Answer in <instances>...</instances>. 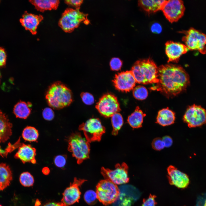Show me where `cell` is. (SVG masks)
<instances>
[{
  "instance_id": "cell-1",
  "label": "cell",
  "mask_w": 206,
  "mask_h": 206,
  "mask_svg": "<svg viewBox=\"0 0 206 206\" xmlns=\"http://www.w3.org/2000/svg\"><path fill=\"white\" fill-rule=\"evenodd\" d=\"M158 82L150 90L160 91L167 97L175 96L185 90L189 83V75L181 66L172 64L158 67Z\"/></svg>"
},
{
  "instance_id": "cell-2",
  "label": "cell",
  "mask_w": 206,
  "mask_h": 206,
  "mask_svg": "<svg viewBox=\"0 0 206 206\" xmlns=\"http://www.w3.org/2000/svg\"><path fill=\"white\" fill-rule=\"evenodd\" d=\"M136 83L142 84H155L159 82L158 67L150 58L136 62L131 70Z\"/></svg>"
},
{
  "instance_id": "cell-3",
  "label": "cell",
  "mask_w": 206,
  "mask_h": 206,
  "mask_svg": "<svg viewBox=\"0 0 206 206\" xmlns=\"http://www.w3.org/2000/svg\"><path fill=\"white\" fill-rule=\"evenodd\" d=\"M45 98L49 106L55 109L67 107L73 101L71 90L60 81L56 82L49 87Z\"/></svg>"
},
{
  "instance_id": "cell-4",
  "label": "cell",
  "mask_w": 206,
  "mask_h": 206,
  "mask_svg": "<svg viewBox=\"0 0 206 206\" xmlns=\"http://www.w3.org/2000/svg\"><path fill=\"white\" fill-rule=\"evenodd\" d=\"M68 150L77 160L78 164L89 158L90 143L83 138L80 132L72 133L68 139Z\"/></svg>"
},
{
  "instance_id": "cell-5",
  "label": "cell",
  "mask_w": 206,
  "mask_h": 206,
  "mask_svg": "<svg viewBox=\"0 0 206 206\" xmlns=\"http://www.w3.org/2000/svg\"><path fill=\"white\" fill-rule=\"evenodd\" d=\"M79 9L68 8L62 13L58 25L65 32H72L82 21L86 24L89 23L88 14L81 12Z\"/></svg>"
},
{
  "instance_id": "cell-6",
  "label": "cell",
  "mask_w": 206,
  "mask_h": 206,
  "mask_svg": "<svg viewBox=\"0 0 206 206\" xmlns=\"http://www.w3.org/2000/svg\"><path fill=\"white\" fill-rule=\"evenodd\" d=\"M97 199L105 205L114 203L120 194V190L117 185L106 179L100 181L96 186Z\"/></svg>"
},
{
  "instance_id": "cell-7",
  "label": "cell",
  "mask_w": 206,
  "mask_h": 206,
  "mask_svg": "<svg viewBox=\"0 0 206 206\" xmlns=\"http://www.w3.org/2000/svg\"><path fill=\"white\" fill-rule=\"evenodd\" d=\"M185 34L182 40L189 50L206 53V35L193 28L181 32Z\"/></svg>"
},
{
  "instance_id": "cell-8",
  "label": "cell",
  "mask_w": 206,
  "mask_h": 206,
  "mask_svg": "<svg viewBox=\"0 0 206 206\" xmlns=\"http://www.w3.org/2000/svg\"><path fill=\"white\" fill-rule=\"evenodd\" d=\"M78 129L83 131L85 138L90 143L100 141L106 131L105 128L100 120L95 118L89 119L82 124Z\"/></svg>"
},
{
  "instance_id": "cell-9",
  "label": "cell",
  "mask_w": 206,
  "mask_h": 206,
  "mask_svg": "<svg viewBox=\"0 0 206 206\" xmlns=\"http://www.w3.org/2000/svg\"><path fill=\"white\" fill-rule=\"evenodd\" d=\"M96 108L100 114L105 118L111 117L121 110L117 97L109 93L101 97L97 103Z\"/></svg>"
},
{
  "instance_id": "cell-10",
  "label": "cell",
  "mask_w": 206,
  "mask_h": 206,
  "mask_svg": "<svg viewBox=\"0 0 206 206\" xmlns=\"http://www.w3.org/2000/svg\"><path fill=\"white\" fill-rule=\"evenodd\" d=\"M128 166L125 163L116 165L115 169L111 170L102 167L101 173L105 179L110 181L116 185H121L128 183Z\"/></svg>"
},
{
  "instance_id": "cell-11",
  "label": "cell",
  "mask_w": 206,
  "mask_h": 206,
  "mask_svg": "<svg viewBox=\"0 0 206 206\" xmlns=\"http://www.w3.org/2000/svg\"><path fill=\"white\" fill-rule=\"evenodd\" d=\"M183 119L190 128L201 126L206 124V111L201 106L194 104L187 108Z\"/></svg>"
},
{
  "instance_id": "cell-12",
  "label": "cell",
  "mask_w": 206,
  "mask_h": 206,
  "mask_svg": "<svg viewBox=\"0 0 206 206\" xmlns=\"http://www.w3.org/2000/svg\"><path fill=\"white\" fill-rule=\"evenodd\" d=\"M185 10L183 1L181 0H166L161 10L171 23L177 21L183 16Z\"/></svg>"
},
{
  "instance_id": "cell-13",
  "label": "cell",
  "mask_w": 206,
  "mask_h": 206,
  "mask_svg": "<svg viewBox=\"0 0 206 206\" xmlns=\"http://www.w3.org/2000/svg\"><path fill=\"white\" fill-rule=\"evenodd\" d=\"M86 181L84 179L74 178L73 182L63 193L61 202L64 206H69L78 202L81 194L79 187Z\"/></svg>"
},
{
  "instance_id": "cell-14",
  "label": "cell",
  "mask_w": 206,
  "mask_h": 206,
  "mask_svg": "<svg viewBox=\"0 0 206 206\" xmlns=\"http://www.w3.org/2000/svg\"><path fill=\"white\" fill-rule=\"evenodd\" d=\"M112 82L117 90L125 92L133 89L136 83L131 70L122 72L116 74Z\"/></svg>"
},
{
  "instance_id": "cell-15",
  "label": "cell",
  "mask_w": 206,
  "mask_h": 206,
  "mask_svg": "<svg viewBox=\"0 0 206 206\" xmlns=\"http://www.w3.org/2000/svg\"><path fill=\"white\" fill-rule=\"evenodd\" d=\"M188 50L185 44L179 42L169 41L165 44V52L168 58V62L177 63L180 57Z\"/></svg>"
},
{
  "instance_id": "cell-16",
  "label": "cell",
  "mask_w": 206,
  "mask_h": 206,
  "mask_svg": "<svg viewBox=\"0 0 206 206\" xmlns=\"http://www.w3.org/2000/svg\"><path fill=\"white\" fill-rule=\"evenodd\" d=\"M167 171L168 178L170 185L181 189L187 187L190 181L189 177L186 174L171 165L167 168Z\"/></svg>"
},
{
  "instance_id": "cell-17",
  "label": "cell",
  "mask_w": 206,
  "mask_h": 206,
  "mask_svg": "<svg viewBox=\"0 0 206 206\" xmlns=\"http://www.w3.org/2000/svg\"><path fill=\"white\" fill-rule=\"evenodd\" d=\"M43 17L41 15H36L25 11L19 20L21 25L25 30L29 31L33 35L37 33V29Z\"/></svg>"
},
{
  "instance_id": "cell-18",
  "label": "cell",
  "mask_w": 206,
  "mask_h": 206,
  "mask_svg": "<svg viewBox=\"0 0 206 206\" xmlns=\"http://www.w3.org/2000/svg\"><path fill=\"white\" fill-rule=\"evenodd\" d=\"M36 150L30 145L21 144L18 150L15 155V157L20 159L23 163H36L35 156Z\"/></svg>"
},
{
  "instance_id": "cell-19",
  "label": "cell",
  "mask_w": 206,
  "mask_h": 206,
  "mask_svg": "<svg viewBox=\"0 0 206 206\" xmlns=\"http://www.w3.org/2000/svg\"><path fill=\"white\" fill-rule=\"evenodd\" d=\"M12 127L8 117L0 110V143L9 139L12 133Z\"/></svg>"
},
{
  "instance_id": "cell-20",
  "label": "cell",
  "mask_w": 206,
  "mask_h": 206,
  "mask_svg": "<svg viewBox=\"0 0 206 206\" xmlns=\"http://www.w3.org/2000/svg\"><path fill=\"white\" fill-rule=\"evenodd\" d=\"M175 119V114L168 108L159 110L156 118V123L165 126L173 124Z\"/></svg>"
},
{
  "instance_id": "cell-21",
  "label": "cell",
  "mask_w": 206,
  "mask_h": 206,
  "mask_svg": "<svg viewBox=\"0 0 206 206\" xmlns=\"http://www.w3.org/2000/svg\"><path fill=\"white\" fill-rule=\"evenodd\" d=\"M29 1L37 10L42 12L57 9L60 3V1L58 0H31Z\"/></svg>"
},
{
  "instance_id": "cell-22",
  "label": "cell",
  "mask_w": 206,
  "mask_h": 206,
  "mask_svg": "<svg viewBox=\"0 0 206 206\" xmlns=\"http://www.w3.org/2000/svg\"><path fill=\"white\" fill-rule=\"evenodd\" d=\"M166 0H139V7L148 13L161 10Z\"/></svg>"
},
{
  "instance_id": "cell-23",
  "label": "cell",
  "mask_w": 206,
  "mask_h": 206,
  "mask_svg": "<svg viewBox=\"0 0 206 206\" xmlns=\"http://www.w3.org/2000/svg\"><path fill=\"white\" fill-rule=\"evenodd\" d=\"M13 179L12 174L9 166L0 163V191L8 186Z\"/></svg>"
},
{
  "instance_id": "cell-24",
  "label": "cell",
  "mask_w": 206,
  "mask_h": 206,
  "mask_svg": "<svg viewBox=\"0 0 206 206\" xmlns=\"http://www.w3.org/2000/svg\"><path fill=\"white\" fill-rule=\"evenodd\" d=\"M146 116L138 106L134 111L129 116L127 121L129 125L133 128H141L142 126L144 118Z\"/></svg>"
},
{
  "instance_id": "cell-25",
  "label": "cell",
  "mask_w": 206,
  "mask_h": 206,
  "mask_svg": "<svg viewBox=\"0 0 206 206\" xmlns=\"http://www.w3.org/2000/svg\"><path fill=\"white\" fill-rule=\"evenodd\" d=\"M31 104L30 103L20 101L14 106L13 113L17 118L25 119L30 115L31 112L30 107Z\"/></svg>"
},
{
  "instance_id": "cell-26",
  "label": "cell",
  "mask_w": 206,
  "mask_h": 206,
  "mask_svg": "<svg viewBox=\"0 0 206 206\" xmlns=\"http://www.w3.org/2000/svg\"><path fill=\"white\" fill-rule=\"evenodd\" d=\"M22 135L25 140L33 142L37 141L39 134L38 130L35 127L27 126L23 129Z\"/></svg>"
},
{
  "instance_id": "cell-27",
  "label": "cell",
  "mask_w": 206,
  "mask_h": 206,
  "mask_svg": "<svg viewBox=\"0 0 206 206\" xmlns=\"http://www.w3.org/2000/svg\"><path fill=\"white\" fill-rule=\"evenodd\" d=\"M111 117V121L113 128L112 134L116 136L117 135L118 131L123 125V118L121 114L119 112L114 114Z\"/></svg>"
},
{
  "instance_id": "cell-28",
  "label": "cell",
  "mask_w": 206,
  "mask_h": 206,
  "mask_svg": "<svg viewBox=\"0 0 206 206\" xmlns=\"http://www.w3.org/2000/svg\"><path fill=\"white\" fill-rule=\"evenodd\" d=\"M120 192L125 193L126 195L132 198L134 201L140 197V193L137 189L130 185H126L119 188Z\"/></svg>"
},
{
  "instance_id": "cell-29",
  "label": "cell",
  "mask_w": 206,
  "mask_h": 206,
  "mask_svg": "<svg viewBox=\"0 0 206 206\" xmlns=\"http://www.w3.org/2000/svg\"><path fill=\"white\" fill-rule=\"evenodd\" d=\"M148 91L146 88L142 86H138L133 89V95L135 98L142 100L146 99L148 96Z\"/></svg>"
},
{
  "instance_id": "cell-30",
  "label": "cell",
  "mask_w": 206,
  "mask_h": 206,
  "mask_svg": "<svg viewBox=\"0 0 206 206\" xmlns=\"http://www.w3.org/2000/svg\"><path fill=\"white\" fill-rule=\"evenodd\" d=\"M134 201L132 198L125 193L120 192L118 197L115 202L117 206H131Z\"/></svg>"
},
{
  "instance_id": "cell-31",
  "label": "cell",
  "mask_w": 206,
  "mask_h": 206,
  "mask_svg": "<svg viewBox=\"0 0 206 206\" xmlns=\"http://www.w3.org/2000/svg\"><path fill=\"white\" fill-rule=\"evenodd\" d=\"M21 184L25 187H29L33 185L34 183V178L29 172H26L22 173L19 177Z\"/></svg>"
},
{
  "instance_id": "cell-32",
  "label": "cell",
  "mask_w": 206,
  "mask_h": 206,
  "mask_svg": "<svg viewBox=\"0 0 206 206\" xmlns=\"http://www.w3.org/2000/svg\"><path fill=\"white\" fill-rule=\"evenodd\" d=\"M84 198L86 203L90 205L94 204L97 199L96 193L92 190H89L84 194Z\"/></svg>"
},
{
  "instance_id": "cell-33",
  "label": "cell",
  "mask_w": 206,
  "mask_h": 206,
  "mask_svg": "<svg viewBox=\"0 0 206 206\" xmlns=\"http://www.w3.org/2000/svg\"><path fill=\"white\" fill-rule=\"evenodd\" d=\"M122 64V61L118 58H113L110 62L111 69L114 71H118L120 70Z\"/></svg>"
},
{
  "instance_id": "cell-34",
  "label": "cell",
  "mask_w": 206,
  "mask_h": 206,
  "mask_svg": "<svg viewBox=\"0 0 206 206\" xmlns=\"http://www.w3.org/2000/svg\"><path fill=\"white\" fill-rule=\"evenodd\" d=\"M67 157L64 155L56 156L54 159V163L57 167L62 168L64 167L66 163Z\"/></svg>"
},
{
  "instance_id": "cell-35",
  "label": "cell",
  "mask_w": 206,
  "mask_h": 206,
  "mask_svg": "<svg viewBox=\"0 0 206 206\" xmlns=\"http://www.w3.org/2000/svg\"><path fill=\"white\" fill-rule=\"evenodd\" d=\"M80 96L82 101L86 105H91L94 102V99L93 96L89 93L82 92Z\"/></svg>"
},
{
  "instance_id": "cell-36",
  "label": "cell",
  "mask_w": 206,
  "mask_h": 206,
  "mask_svg": "<svg viewBox=\"0 0 206 206\" xmlns=\"http://www.w3.org/2000/svg\"><path fill=\"white\" fill-rule=\"evenodd\" d=\"M151 145L152 148L156 150H160L165 147L162 138L159 137L154 138L152 142Z\"/></svg>"
},
{
  "instance_id": "cell-37",
  "label": "cell",
  "mask_w": 206,
  "mask_h": 206,
  "mask_svg": "<svg viewBox=\"0 0 206 206\" xmlns=\"http://www.w3.org/2000/svg\"><path fill=\"white\" fill-rule=\"evenodd\" d=\"M42 116L45 120L50 121L54 118V113L51 108L47 107L43 109L42 112Z\"/></svg>"
},
{
  "instance_id": "cell-38",
  "label": "cell",
  "mask_w": 206,
  "mask_h": 206,
  "mask_svg": "<svg viewBox=\"0 0 206 206\" xmlns=\"http://www.w3.org/2000/svg\"><path fill=\"white\" fill-rule=\"evenodd\" d=\"M156 197L155 195L150 194L148 198L143 199L141 206H155L157 203Z\"/></svg>"
},
{
  "instance_id": "cell-39",
  "label": "cell",
  "mask_w": 206,
  "mask_h": 206,
  "mask_svg": "<svg viewBox=\"0 0 206 206\" xmlns=\"http://www.w3.org/2000/svg\"><path fill=\"white\" fill-rule=\"evenodd\" d=\"M83 1V0H65L64 2L68 5L75 7L76 9H80Z\"/></svg>"
},
{
  "instance_id": "cell-40",
  "label": "cell",
  "mask_w": 206,
  "mask_h": 206,
  "mask_svg": "<svg viewBox=\"0 0 206 206\" xmlns=\"http://www.w3.org/2000/svg\"><path fill=\"white\" fill-rule=\"evenodd\" d=\"M6 57L4 49L0 47V67L3 66L5 64Z\"/></svg>"
},
{
  "instance_id": "cell-41",
  "label": "cell",
  "mask_w": 206,
  "mask_h": 206,
  "mask_svg": "<svg viewBox=\"0 0 206 206\" xmlns=\"http://www.w3.org/2000/svg\"><path fill=\"white\" fill-rule=\"evenodd\" d=\"M162 139L164 143L165 147H169L172 145L173 143V140L170 136H165L162 138Z\"/></svg>"
},
{
  "instance_id": "cell-42",
  "label": "cell",
  "mask_w": 206,
  "mask_h": 206,
  "mask_svg": "<svg viewBox=\"0 0 206 206\" xmlns=\"http://www.w3.org/2000/svg\"><path fill=\"white\" fill-rule=\"evenodd\" d=\"M151 30L154 33H159L162 31V28L159 24L156 23L152 26Z\"/></svg>"
},
{
  "instance_id": "cell-43",
  "label": "cell",
  "mask_w": 206,
  "mask_h": 206,
  "mask_svg": "<svg viewBox=\"0 0 206 206\" xmlns=\"http://www.w3.org/2000/svg\"><path fill=\"white\" fill-rule=\"evenodd\" d=\"M44 206H64V205L61 202H51L46 204Z\"/></svg>"
},
{
  "instance_id": "cell-44",
  "label": "cell",
  "mask_w": 206,
  "mask_h": 206,
  "mask_svg": "<svg viewBox=\"0 0 206 206\" xmlns=\"http://www.w3.org/2000/svg\"><path fill=\"white\" fill-rule=\"evenodd\" d=\"M42 172L44 175H47L49 173V169L47 167H44L42 169Z\"/></svg>"
},
{
  "instance_id": "cell-45",
  "label": "cell",
  "mask_w": 206,
  "mask_h": 206,
  "mask_svg": "<svg viewBox=\"0 0 206 206\" xmlns=\"http://www.w3.org/2000/svg\"><path fill=\"white\" fill-rule=\"evenodd\" d=\"M41 205V203L40 201H39L38 199H37L36 200L35 204V206H39L40 205Z\"/></svg>"
},
{
  "instance_id": "cell-46",
  "label": "cell",
  "mask_w": 206,
  "mask_h": 206,
  "mask_svg": "<svg viewBox=\"0 0 206 206\" xmlns=\"http://www.w3.org/2000/svg\"><path fill=\"white\" fill-rule=\"evenodd\" d=\"M0 206H2V205L0 204Z\"/></svg>"
},
{
  "instance_id": "cell-47",
  "label": "cell",
  "mask_w": 206,
  "mask_h": 206,
  "mask_svg": "<svg viewBox=\"0 0 206 206\" xmlns=\"http://www.w3.org/2000/svg\"></svg>"
}]
</instances>
